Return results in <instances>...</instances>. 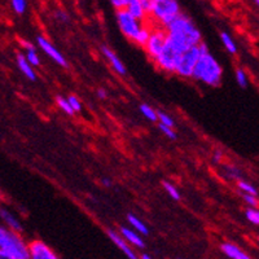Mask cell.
Masks as SVG:
<instances>
[{
	"label": "cell",
	"instance_id": "obj_22",
	"mask_svg": "<svg viewBox=\"0 0 259 259\" xmlns=\"http://www.w3.org/2000/svg\"><path fill=\"white\" fill-rule=\"evenodd\" d=\"M236 184H237V188L241 191V193L253 194V196H256V194H258V191H256L255 187H254L250 182H247V180L240 179L236 182Z\"/></svg>",
	"mask_w": 259,
	"mask_h": 259
},
{
	"label": "cell",
	"instance_id": "obj_9",
	"mask_svg": "<svg viewBox=\"0 0 259 259\" xmlns=\"http://www.w3.org/2000/svg\"><path fill=\"white\" fill-rule=\"evenodd\" d=\"M29 259H61L46 241L34 239L29 241Z\"/></svg>",
	"mask_w": 259,
	"mask_h": 259
},
{
	"label": "cell",
	"instance_id": "obj_17",
	"mask_svg": "<svg viewBox=\"0 0 259 259\" xmlns=\"http://www.w3.org/2000/svg\"><path fill=\"white\" fill-rule=\"evenodd\" d=\"M126 219L127 223H128V227H131L134 231H136V232L140 233L142 236L149 235V228H148V226L145 224V222L142 221L139 217H136L135 214L130 212V214H127Z\"/></svg>",
	"mask_w": 259,
	"mask_h": 259
},
{
	"label": "cell",
	"instance_id": "obj_5",
	"mask_svg": "<svg viewBox=\"0 0 259 259\" xmlns=\"http://www.w3.org/2000/svg\"><path fill=\"white\" fill-rule=\"evenodd\" d=\"M182 13L177 0H150L148 17L156 22L157 26L165 29L171 21Z\"/></svg>",
	"mask_w": 259,
	"mask_h": 259
},
{
	"label": "cell",
	"instance_id": "obj_38",
	"mask_svg": "<svg viewBox=\"0 0 259 259\" xmlns=\"http://www.w3.org/2000/svg\"><path fill=\"white\" fill-rule=\"evenodd\" d=\"M212 159H214V161L217 162V163H218V162H221L222 161V153H221V152H215L214 157H212Z\"/></svg>",
	"mask_w": 259,
	"mask_h": 259
},
{
	"label": "cell",
	"instance_id": "obj_18",
	"mask_svg": "<svg viewBox=\"0 0 259 259\" xmlns=\"http://www.w3.org/2000/svg\"><path fill=\"white\" fill-rule=\"evenodd\" d=\"M127 11H128L131 15L134 16V17L136 18V20L142 21V22H145V20H147L148 17V11L147 9L143 7L142 2L140 0H135V2H131V3H128V6H127Z\"/></svg>",
	"mask_w": 259,
	"mask_h": 259
},
{
	"label": "cell",
	"instance_id": "obj_7",
	"mask_svg": "<svg viewBox=\"0 0 259 259\" xmlns=\"http://www.w3.org/2000/svg\"><path fill=\"white\" fill-rule=\"evenodd\" d=\"M166 43H167V32H166V30L159 26L153 27L152 32H150L149 39H148V43L144 47L147 56L153 62L156 61V59L161 55L162 51L165 50Z\"/></svg>",
	"mask_w": 259,
	"mask_h": 259
},
{
	"label": "cell",
	"instance_id": "obj_33",
	"mask_svg": "<svg viewBox=\"0 0 259 259\" xmlns=\"http://www.w3.org/2000/svg\"><path fill=\"white\" fill-rule=\"evenodd\" d=\"M110 4L115 8V11H122L126 9L128 6V0H109Z\"/></svg>",
	"mask_w": 259,
	"mask_h": 259
},
{
	"label": "cell",
	"instance_id": "obj_15",
	"mask_svg": "<svg viewBox=\"0 0 259 259\" xmlns=\"http://www.w3.org/2000/svg\"><path fill=\"white\" fill-rule=\"evenodd\" d=\"M219 247H221L223 255H226L228 259H251V256L246 251L242 250L241 247L233 242H222Z\"/></svg>",
	"mask_w": 259,
	"mask_h": 259
},
{
	"label": "cell",
	"instance_id": "obj_27",
	"mask_svg": "<svg viewBox=\"0 0 259 259\" xmlns=\"http://www.w3.org/2000/svg\"><path fill=\"white\" fill-rule=\"evenodd\" d=\"M11 4H12L13 11H15L17 15H24V13L26 12V0H11Z\"/></svg>",
	"mask_w": 259,
	"mask_h": 259
},
{
	"label": "cell",
	"instance_id": "obj_16",
	"mask_svg": "<svg viewBox=\"0 0 259 259\" xmlns=\"http://www.w3.org/2000/svg\"><path fill=\"white\" fill-rule=\"evenodd\" d=\"M16 65H17L18 70L24 74V77L26 78V79L31 80V82L36 80L35 69H34V66H32L29 61H27L24 53H17V55H16Z\"/></svg>",
	"mask_w": 259,
	"mask_h": 259
},
{
	"label": "cell",
	"instance_id": "obj_31",
	"mask_svg": "<svg viewBox=\"0 0 259 259\" xmlns=\"http://www.w3.org/2000/svg\"><path fill=\"white\" fill-rule=\"evenodd\" d=\"M159 130H161V133L166 136V138L171 139V140H175L178 138L177 133H175V130L172 127L165 126V124H158Z\"/></svg>",
	"mask_w": 259,
	"mask_h": 259
},
{
	"label": "cell",
	"instance_id": "obj_19",
	"mask_svg": "<svg viewBox=\"0 0 259 259\" xmlns=\"http://www.w3.org/2000/svg\"><path fill=\"white\" fill-rule=\"evenodd\" d=\"M22 46H24V50H25L24 55L25 57H26L27 61H29L34 68L40 66L41 60L40 57H39V53L38 51H36V48L34 47L31 43H29V41H22Z\"/></svg>",
	"mask_w": 259,
	"mask_h": 259
},
{
	"label": "cell",
	"instance_id": "obj_39",
	"mask_svg": "<svg viewBox=\"0 0 259 259\" xmlns=\"http://www.w3.org/2000/svg\"><path fill=\"white\" fill-rule=\"evenodd\" d=\"M140 2H142V4H143V7H144L145 9H149V6H150V0H140Z\"/></svg>",
	"mask_w": 259,
	"mask_h": 259
},
{
	"label": "cell",
	"instance_id": "obj_4",
	"mask_svg": "<svg viewBox=\"0 0 259 259\" xmlns=\"http://www.w3.org/2000/svg\"><path fill=\"white\" fill-rule=\"evenodd\" d=\"M0 250L20 259H29V241L22 233L9 230L0 223Z\"/></svg>",
	"mask_w": 259,
	"mask_h": 259
},
{
	"label": "cell",
	"instance_id": "obj_1",
	"mask_svg": "<svg viewBox=\"0 0 259 259\" xmlns=\"http://www.w3.org/2000/svg\"><path fill=\"white\" fill-rule=\"evenodd\" d=\"M167 32V46L179 55L189 48L202 43V35L188 16L180 13L165 27Z\"/></svg>",
	"mask_w": 259,
	"mask_h": 259
},
{
	"label": "cell",
	"instance_id": "obj_29",
	"mask_svg": "<svg viewBox=\"0 0 259 259\" xmlns=\"http://www.w3.org/2000/svg\"><path fill=\"white\" fill-rule=\"evenodd\" d=\"M68 101L70 104L71 109L74 110V113H80L83 109L82 101L79 100V97L75 96V95H69L68 96Z\"/></svg>",
	"mask_w": 259,
	"mask_h": 259
},
{
	"label": "cell",
	"instance_id": "obj_11",
	"mask_svg": "<svg viewBox=\"0 0 259 259\" xmlns=\"http://www.w3.org/2000/svg\"><path fill=\"white\" fill-rule=\"evenodd\" d=\"M106 235H108L110 241L117 246L118 250H121L122 253L124 254V256H126L127 259H140V255L136 253L135 249H134V247L131 246V245H130L121 235H119L118 231L112 230V228H108V230H106Z\"/></svg>",
	"mask_w": 259,
	"mask_h": 259
},
{
	"label": "cell",
	"instance_id": "obj_2",
	"mask_svg": "<svg viewBox=\"0 0 259 259\" xmlns=\"http://www.w3.org/2000/svg\"><path fill=\"white\" fill-rule=\"evenodd\" d=\"M115 18H117L118 27H119L122 34L133 41L134 45L144 48L145 45L148 43V39H149L150 32H152L153 27L150 29L149 26L145 25V22L136 20L127 9L117 11Z\"/></svg>",
	"mask_w": 259,
	"mask_h": 259
},
{
	"label": "cell",
	"instance_id": "obj_26",
	"mask_svg": "<svg viewBox=\"0 0 259 259\" xmlns=\"http://www.w3.org/2000/svg\"><path fill=\"white\" fill-rule=\"evenodd\" d=\"M235 78H236V82H237V84H239L240 87H242V89H246L247 84H249V80H247V74L244 69H241V68L236 69Z\"/></svg>",
	"mask_w": 259,
	"mask_h": 259
},
{
	"label": "cell",
	"instance_id": "obj_44",
	"mask_svg": "<svg viewBox=\"0 0 259 259\" xmlns=\"http://www.w3.org/2000/svg\"><path fill=\"white\" fill-rule=\"evenodd\" d=\"M0 209H2V206H0Z\"/></svg>",
	"mask_w": 259,
	"mask_h": 259
},
{
	"label": "cell",
	"instance_id": "obj_10",
	"mask_svg": "<svg viewBox=\"0 0 259 259\" xmlns=\"http://www.w3.org/2000/svg\"><path fill=\"white\" fill-rule=\"evenodd\" d=\"M36 45H38V47L40 48V50L43 51V52H45L46 55H47V56L55 62V64L60 65V66H62V68H66V66H68V61H66L64 55H62V53L60 52V51L57 50V48L55 47V46H53L52 43L46 38V36L43 35L36 36Z\"/></svg>",
	"mask_w": 259,
	"mask_h": 259
},
{
	"label": "cell",
	"instance_id": "obj_6",
	"mask_svg": "<svg viewBox=\"0 0 259 259\" xmlns=\"http://www.w3.org/2000/svg\"><path fill=\"white\" fill-rule=\"evenodd\" d=\"M206 52H209V50H207V46L203 41L198 46H194V47L187 50L179 57L175 74L178 77L183 78V79H192V75H193L194 68L197 65L198 60H200L203 53Z\"/></svg>",
	"mask_w": 259,
	"mask_h": 259
},
{
	"label": "cell",
	"instance_id": "obj_3",
	"mask_svg": "<svg viewBox=\"0 0 259 259\" xmlns=\"http://www.w3.org/2000/svg\"><path fill=\"white\" fill-rule=\"evenodd\" d=\"M192 79L209 87H218L223 80V68L211 53H203L194 68Z\"/></svg>",
	"mask_w": 259,
	"mask_h": 259
},
{
	"label": "cell",
	"instance_id": "obj_34",
	"mask_svg": "<svg viewBox=\"0 0 259 259\" xmlns=\"http://www.w3.org/2000/svg\"><path fill=\"white\" fill-rule=\"evenodd\" d=\"M57 18H60V20L64 21V22H68L69 21L68 15H66L65 12H61V11H59V12H57Z\"/></svg>",
	"mask_w": 259,
	"mask_h": 259
},
{
	"label": "cell",
	"instance_id": "obj_42",
	"mask_svg": "<svg viewBox=\"0 0 259 259\" xmlns=\"http://www.w3.org/2000/svg\"><path fill=\"white\" fill-rule=\"evenodd\" d=\"M131 2H135V0H128V3H131Z\"/></svg>",
	"mask_w": 259,
	"mask_h": 259
},
{
	"label": "cell",
	"instance_id": "obj_32",
	"mask_svg": "<svg viewBox=\"0 0 259 259\" xmlns=\"http://www.w3.org/2000/svg\"><path fill=\"white\" fill-rule=\"evenodd\" d=\"M242 200L245 201V203L249 205V207H258L259 206V200L256 196L253 194H245L242 193Z\"/></svg>",
	"mask_w": 259,
	"mask_h": 259
},
{
	"label": "cell",
	"instance_id": "obj_14",
	"mask_svg": "<svg viewBox=\"0 0 259 259\" xmlns=\"http://www.w3.org/2000/svg\"><path fill=\"white\" fill-rule=\"evenodd\" d=\"M101 53H103V56L105 57L106 61L109 62L112 69L118 74V75H122V77L126 75L127 74L126 66H124L123 62L121 61V59H119V57H118L109 47H106V46L101 47Z\"/></svg>",
	"mask_w": 259,
	"mask_h": 259
},
{
	"label": "cell",
	"instance_id": "obj_28",
	"mask_svg": "<svg viewBox=\"0 0 259 259\" xmlns=\"http://www.w3.org/2000/svg\"><path fill=\"white\" fill-rule=\"evenodd\" d=\"M158 123L159 124H165V126L168 127H175V121L172 119V117L167 114V113L162 112V110H158Z\"/></svg>",
	"mask_w": 259,
	"mask_h": 259
},
{
	"label": "cell",
	"instance_id": "obj_30",
	"mask_svg": "<svg viewBox=\"0 0 259 259\" xmlns=\"http://www.w3.org/2000/svg\"><path fill=\"white\" fill-rule=\"evenodd\" d=\"M224 174L227 175V178H230L231 180H240L241 177H240V170L235 166H226V170H224Z\"/></svg>",
	"mask_w": 259,
	"mask_h": 259
},
{
	"label": "cell",
	"instance_id": "obj_43",
	"mask_svg": "<svg viewBox=\"0 0 259 259\" xmlns=\"http://www.w3.org/2000/svg\"><path fill=\"white\" fill-rule=\"evenodd\" d=\"M258 242H259V236H258Z\"/></svg>",
	"mask_w": 259,
	"mask_h": 259
},
{
	"label": "cell",
	"instance_id": "obj_12",
	"mask_svg": "<svg viewBox=\"0 0 259 259\" xmlns=\"http://www.w3.org/2000/svg\"><path fill=\"white\" fill-rule=\"evenodd\" d=\"M0 223L8 227L9 230L16 231V232L22 233V231H24V226H22L21 219L15 212L11 211L9 209H6V207L0 209Z\"/></svg>",
	"mask_w": 259,
	"mask_h": 259
},
{
	"label": "cell",
	"instance_id": "obj_36",
	"mask_svg": "<svg viewBox=\"0 0 259 259\" xmlns=\"http://www.w3.org/2000/svg\"><path fill=\"white\" fill-rule=\"evenodd\" d=\"M97 96L100 97V99H103V100H105L106 97H108V94H106V91L104 89H99L97 90Z\"/></svg>",
	"mask_w": 259,
	"mask_h": 259
},
{
	"label": "cell",
	"instance_id": "obj_37",
	"mask_svg": "<svg viewBox=\"0 0 259 259\" xmlns=\"http://www.w3.org/2000/svg\"><path fill=\"white\" fill-rule=\"evenodd\" d=\"M101 184H103L104 187H106V188H109V187H112V180L108 179V178H103V179L100 180Z\"/></svg>",
	"mask_w": 259,
	"mask_h": 259
},
{
	"label": "cell",
	"instance_id": "obj_40",
	"mask_svg": "<svg viewBox=\"0 0 259 259\" xmlns=\"http://www.w3.org/2000/svg\"><path fill=\"white\" fill-rule=\"evenodd\" d=\"M140 259H154V258H152V255H149V254L143 253L142 255H140Z\"/></svg>",
	"mask_w": 259,
	"mask_h": 259
},
{
	"label": "cell",
	"instance_id": "obj_13",
	"mask_svg": "<svg viewBox=\"0 0 259 259\" xmlns=\"http://www.w3.org/2000/svg\"><path fill=\"white\" fill-rule=\"evenodd\" d=\"M118 232L134 249H143L145 246V241L143 239V236L136 232V231H134L131 227L121 226L118 228Z\"/></svg>",
	"mask_w": 259,
	"mask_h": 259
},
{
	"label": "cell",
	"instance_id": "obj_24",
	"mask_svg": "<svg viewBox=\"0 0 259 259\" xmlns=\"http://www.w3.org/2000/svg\"><path fill=\"white\" fill-rule=\"evenodd\" d=\"M56 104H57V106H59L60 109H61L62 112L65 113V114H68V115H74V114H75V113H74V110L71 109L70 104H69L68 97L56 96Z\"/></svg>",
	"mask_w": 259,
	"mask_h": 259
},
{
	"label": "cell",
	"instance_id": "obj_41",
	"mask_svg": "<svg viewBox=\"0 0 259 259\" xmlns=\"http://www.w3.org/2000/svg\"><path fill=\"white\" fill-rule=\"evenodd\" d=\"M254 2H255V3H256V6L259 7V0H254Z\"/></svg>",
	"mask_w": 259,
	"mask_h": 259
},
{
	"label": "cell",
	"instance_id": "obj_35",
	"mask_svg": "<svg viewBox=\"0 0 259 259\" xmlns=\"http://www.w3.org/2000/svg\"><path fill=\"white\" fill-rule=\"evenodd\" d=\"M0 259H20L17 256H13L8 253H4V251L0 250Z\"/></svg>",
	"mask_w": 259,
	"mask_h": 259
},
{
	"label": "cell",
	"instance_id": "obj_8",
	"mask_svg": "<svg viewBox=\"0 0 259 259\" xmlns=\"http://www.w3.org/2000/svg\"><path fill=\"white\" fill-rule=\"evenodd\" d=\"M182 55L177 53L175 51L171 50L170 47L166 43L165 50L162 51V53L156 59V61L153 62L157 66V69H159L163 73L167 74H175V70H177L178 61H179V57Z\"/></svg>",
	"mask_w": 259,
	"mask_h": 259
},
{
	"label": "cell",
	"instance_id": "obj_25",
	"mask_svg": "<svg viewBox=\"0 0 259 259\" xmlns=\"http://www.w3.org/2000/svg\"><path fill=\"white\" fill-rule=\"evenodd\" d=\"M245 217L251 224L259 226V209L258 207H247L245 210Z\"/></svg>",
	"mask_w": 259,
	"mask_h": 259
},
{
	"label": "cell",
	"instance_id": "obj_20",
	"mask_svg": "<svg viewBox=\"0 0 259 259\" xmlns=\"http://www.w3.org/2000/svg\"><path fill=\"white\" fill-rule=\"evenodd\" d=\"M221 40L222 43H223L227 52L231 53V55H236V53H237V45H236V41L233 40V38L228 34V32L227 31L221 32Z\"/></svg>",
	"mask_w": 259,
	"mask_h": 259
},
{
	"label": "cell",
	"instance_id": "obj_23",
	"mask_svg": "<svg viewBox=\"0 0 259 259\" xmlns=\"http://www.w3.org/2000/svg\"><path fill=\"white\" fill-rule=\"evenodd\" d=\"M162 187L165 189L166 193L168 194V197H171L174 201H180L182 198V194H180L179 189L170 182H162Z\"/></svg>",
	"mask_w": 259,
	"mask_h": 259
},
{
	"label": "cell",
	"instance_id": "obj_21",
	"mask_svg": "<svg viewBox=\"0 0 259 259\" xmlns=\"http://www.w3.org/2000/svg\"><path fill=\"white\" fill-rule=\"evenodd\" d=\"M139 110L149 122H158V110H156L148 104H140Z\"/></svg>",
	"mask_w": 259,
	"mask_h": 259
}]
</instances>
